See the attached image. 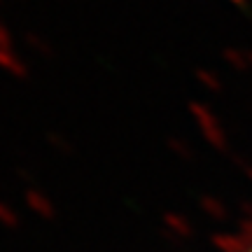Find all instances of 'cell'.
I'll return each instance as SVG.
<instances>
[{
	"label": "cell",
	"instance_id": "5",
	"mask_svg": "<svg viewBox=\"0 0 252 252\" xmlns=\"http://www.w3.org/2000/svg\"><path fill=\"white\" fill-rule=\"evenodd\" d=\"M196 77H198L201 82H203V84H206L208 89H213V87H217V80L213 77V75H208L206 70H198V72H196Z\"/></svg>",
	"mask_w": 252,
	"mask_h": 252
},
{
	"label": "cell",
	"instance_id": "3",
	"mask_svg": "<svg viewBox=\"0 0 252 252\" xmlns=\"http://www.w3.org/2000/svg\"><path fill=\"white\" fill-rule=\"evenodd\" d=\"M26 42H28V45H33V49H35V52H40V54H47V52H49V47H47L37 35H33V33H28V35H26Z\"/></svg>",
	"mask_w": 252,
	"mask_h": 252
},
{
	"label": "cell",
	"instance_id": "2",
	"mask_svg": "<svg viewBox=\"0 0 252 252\" xmlns=\"http://www.w3.org/2000/svg\"><path fill=\"white\" fill-rule=\"evenodd\" d=\"M189 112L194 115V119H196L198 124H201V128H203V131H206L210 138H213V135H220V133H217L215 119H213V115H210V112H208L203 105H198V103H191V105H189Z\"/></svg>",
	"mask_w": 252,
	"mask_h": 252
},
{
	"label": "cell",
	"instance_id": "4",
	"mask_svg": "<svg viewBox=\"0 0 252 252\" xmlns=\"http://www.w3.org/2000/svg\"><path fill=\"white\" fill-rule=\"evenodd\" d=\"M0 47H12V35H9V28L0 21Z\"/></svg>",
	"mask_w": 252,
	"mask_h": 252
},
{
	"label": "cell",
	"instance_id": "1",
	"mask_svg": "<svg viewBox=\"0 0 252 252\" xmlns=\"http://www.w3.org/2000/svg\"><path fill=\"white\" fill-rule=\"evenodd\" d=\"M0 70L9 72L12 77H26L28 65L21 61V56L12 47H0Z\"/></svg>",
	"mask_w": 252,
	"mask_h": 252
}]
</instances>
